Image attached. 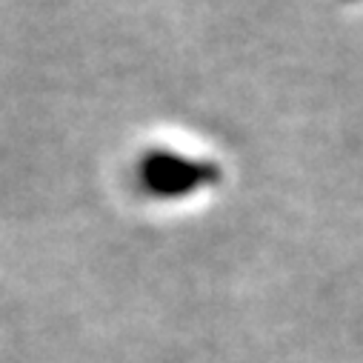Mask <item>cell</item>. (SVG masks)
<instances>
[{
    "label": "cell",
    "mask_w": 363,
    "mask_h": 363,
    "mask_svg": "<svg viewBox=\"0 0 363 363\" xmlns=\"http://www.w3.org/2000/svg\"><path fill=\"white\" fill-rule=\"evenodd\" d=\"M343 4H357V0H343Z\"/></svg>",
    "instance_id": "2"
},
{
    "label": "cell",
    "mask_w": 363,
    "mask_h": 363,
    "mask_svg": "<svg viewBox=\"0 0 363 363\" xmlns=\"http://www.w3.org/2000/svg\"><path fill=\"white\" fill-rule=\"evenodd\" d=\"M223 180V169L212 157L189 155L180 149H149L138 160V186L155 201H184L206 189H215Z\"/></svg>",
    "instance_id": "1"
}]
</instances>
